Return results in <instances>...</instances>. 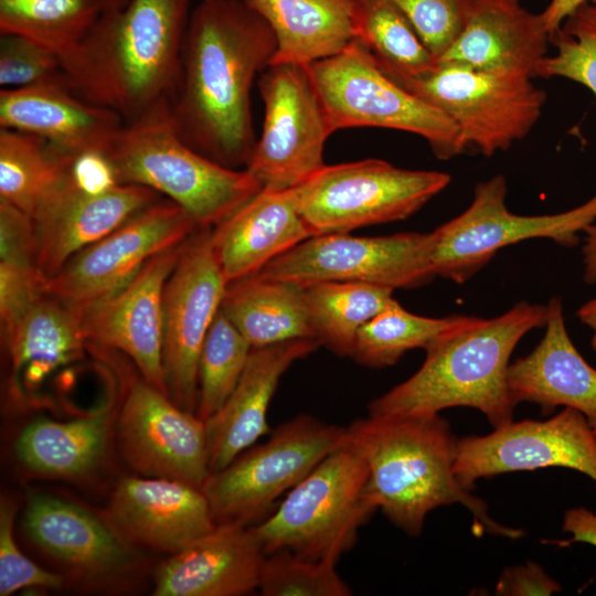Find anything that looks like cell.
I'll return each instance as SVG.
<instances>
[{
	"label": "cell",
	"mask_w": 596,
	"mask_h": 596,
	"mask_svg": "<svg viewBox=\"0 0 596 596\" xmlns=\"http://www.w3.org/2000/svg\"><path fill=\"white\" fill-rule=\"evenodd\" d=\"M275 50L269 24L246 0H201L191 11L168 102L189 146L225 167H246L256 143L252 87Z\"/></svg>",
	"instance_id": "cell-1"
},
{
	"label": "cell",
	"mask_w": 596,
	"mask_h": 596,
	"mask_svg": "<svg viewBox=\"0 0 596 596\" xmlns=\"http://www.w3.org/2000/svg\"><path fill=\"white\" fill-rule=\"evenodd\" d=\"M347 439L365 460L366 499L408 535L422 533L430 511L456 503L471 513L477 534L513 540L524 535L523 530L492 519L486 501L458 481L454 470L458 438L439 414L368 415L347 426Z\"/></svg>",
	"instance_id": "cell-2"
},
{
	"label": "cell",
	"mask_w": 596,
	"mask_h": 596,
	"mask_svg": "<svg viewBox=\"0 0 596 596\" xmlns=\"http://www.w3.org/2000/svg\"><path fill=\"white\" fill-rule=\"evenodd\" d=\"M190 0H129L105 10L64 63L70 88L130 123L169 102Z\"/></svg>",
	"instance_id": "cell-3"
},
{
	"label": "cell",
	"mask_w": 596,
	"mask_h": 596,
	"mask_svg": "<svg viewBox=\"0 0 596 596\" xmlns=\"http://www.w3.org/2000/svg\"><path fill=\"white\" fill-rule=\"evenodd\" d=\"M546 305L521 301L490 319L473 317L430 344L422 366L369 404L370 416L437 415L450 407L480 411L493 426L513 421L508 387L510 358L520 340L545 326Z\"/></svg>",
	"instance_id": "cell-4"
},
{
	"label": "cell",
	"mask_w": 596,
	"mask_h": 596,
	"mask_svg": "<svg viewBox=\"0 0 596 596\" xmlns=\"http://www.w3.org/2000/svg\"><path fill=\"white\" fill-rule=\"evenodd\" d=\"M119 183L147 187L214 228L263 188L246 169L225 167L189 146L168 102L125 123L105 155Z\"/></svg>",
	"instance_id": "cell-5"
},
{
	"label": "cell",
	"mask_w": 596,
	"mask_h": 596,
	"mask_svg": "<svg viewBox=\"0 0 596 596\" xmlns=\"http://www.w3.org/2000/svg\"><path fill=\"white\" fill-rule=\"evenodd\" d=\"M366 481L365 460L347 439L251 529L266 554L286 550L312 561H338L375 511L365 497Z\"/></svg>",
	"instance_id": "cell-6"
},
{
	"label": "cell",
	"mask_w": 596,
	"mask_h": 596,
	"mask_svg": "<svg viewBox=\"0 0 596 596\" xmlns=\"http://www.w3.org/2000/svg\"><path fill=\"white\" fill-rule=\"evenodd\" d=\"M307 66L334 131L375 127L415 134L441 160L466 151L454 121L391 78L359 40Z\"/></svg>",
	"instance_id": "cell-7"
},
{
	"label": "cell",
	"mask_w": 596,
	"mask_h": 596,
	"mask_svg": "<svg viewBox=\"0 0 596 596\" xmlns=\"http://www.w3.org/2000/svg\"><path fill=\"white\" fill-rule=\"evenodd\" d=\"M347 440V427L301 414L277 426L202 486L216 524L252 526L276 500Z\"/></svg>",
	"instance_id": "cell-8"
},
{
	"label": "cell",
	"mask_w": 596,
	"mask_h": 596,
	"mask_svg": "<svg viewBox=\"0 0 596 596\" xmlns=\"http://www.w3.org/2000/svg\"><path fill=\"white\" fill-rule=\"evenodd\" d=\"M450 180L445 172L402 169L371 158L324 164L290 191L300 216L317 236L405 220Z\"/></svg>",
	"instance_id": "cell-9"
},
{
	"label": "cell",
	"mask_w": 596,
	"mask_h": 596,
	"mask_svg": "<svg viewBox=\"0 0 596 596\" xmlns=\"http://www.w3.org/2000/svg\"><path fill=\"white\" fill-rule=\"evenodd\" d=\"M398 84L450 118L465 150L473 148L487 157L525 138L546 100V93L530 76L451 63H437L432 71Z\"/></svg>",
	"instance_id": "cell-10"
},
{
	"label": "cell",
	"mask_w": 596,
	"mask_h": 596,
	"mask_svg": "<svg viewBox=\"0 0 596 596\" xmlns=\"http://www.w3.org/2000/svg\"><path fill=\"white\" fill-rule=\"evenodd\" d=\"M507 192L503 174L478 182L470 205L432 232L436 277L466 283L501 248L524 240L542 237L562 246H576L578 233L596 223V194L565 212L518 215L507 207Z\"/></svg>",
	"instance_id": "cell-11"
},
{
	"label": "cell",
	"mask_w": 596,
	"mask_h": 596,
	"mask_svg": "<svg viewBox=\"0 0 596 596\" xmlns=\"http://www.w3.org/2000/svg\"><path fill=\"white\" fill-rule=\"evenodd\" d=\"M259 75L264 124L244 169L263 189L291 190L324 166L334 130L308 66L276 63Z\"/></svg>",
	"instance_id": "cell-12"
},
{
	"label": "cell",
	"mask_w": 596,
	"mask_h": 596,
	"mask_svg": "<svg viewBox=\"0 0 596 596\" xmlns=\"http://www.w3.org/2000/svg\"><path fill=\"white\" fill-rule=\"evenodd\" d=\"M432 233L356 237L317 235L265 265L257 275L301 288L324 281H359L412 289L433 280Z\"/></svg>",
	"instance_id": "cell-13"
},
{
	"label": "cell",
	"mask_w": 596,
	"mask_h": 596,
	"mask_svg": "<svg viewBox=\"0 0 596 596\" xmlns=\"http://www.w3.org/2000/svg\"><path fill=\"white\" fill-rule=\"evenodd\" d=\"M227 283L214 256L212 228L183 244L162 298V366L168 396L195 413L202 345L220 310Z\"/></svg>",
	"instance_id": "cell-14"
},
{
	"label": "cell",
	"mask_w": 596,
	"mask_h": 596,
	"mask_svg": "<svg viewBox=\"0 0 596 596\" xmlns=\"http://www.w3.org/2000/svg\"><path fill=\"white\" fill-rule=\"evenodd\" d=\"M200 227L178 204L160 199L88 245L45 280V294L82 309L125 286L155 255Z\"/></svg>",
	"instance_id": "cell-15"
},
{
	"label": "cell",
	"mask_w": 596,
	"mask_h": 596,
	"mask_svg": "<svg viewBox=\"0 0 596 596\" xmlns=\"http://www.w3.org/2000/svg\"><path fill=\"white\" fill-rule=\"evenodd\" d=\"M551 467L576 470L596 482V432L576 409L564 407L546 421H512L457 441L454 470L469 490L481 478Z\"/></svg>",
	"instance_id": "cell-16"
},
{
	"label": "cell",
	"mask_w": 596,
	"mask_h": 596,
	"mask_svg": "<svg viewBox=\"0 0 596 596\" xmlns=\"http://www.w3.org/2000/svg\"><path fill=\"white\" fill-rule=\"evenodd\" d=\"M116 433L125 458L143 477L202 488L210 475L205 423L142 377L126 391Z\"/></svg>",
	"instance_id": "cell-17"
},
{
	"label": "cell",
	"mask_w": 596,
	"mask_h": 596,
	"mask_svg": "<svg viewBox=\"0 0 596 596\" xmlns=\"http://www.w3.org/2000/svg\"><path fill=\"white\" fill-rule=\"evenodd\" d=\"M183 244L155 255L119 290L81 309L86 345L123 352L164 394L162 298Z\"/></svg>",
	"instance_id": "cell-18"
},
{
	"label": "cell",
	"mask_w": 596,
	"mask_h": 596,
	"mask_svg": "<svg viewBox=\"0 0 596 596\" xmlns=\"http://www.w3.org/2000/svg\"><path fill=\"white\" fill-rule=\"evenodd\" d=\"M161 198L138 184L116 183L103 190L84 188L74 180L70 167L62 182L31 215L38 269L45 278L55 275L76 253Z\"/></svg>",
	"instance_id": "cell-19"
},
{
	"label": "cell",
	"mask_w": 596,
	"mask_h": 596,
	"mask_svg": "<svg viewBox=\"0 0 596 596\" xmlns=\"http://www.w3.org/2000/svg\"><path fill=\"white\" fill-rule=\"evenodd\" d=\"M23 525L36 545L85 582H111L137 565L135 545L107 517L102 519L61 498L30 497Z\"/></svg>",
	"instance_id": "cell-20"
},
{
	"label": "cell",
	"mask_w": 596,
	"mask_h": 596,
	"mask_svg": "<svg viewBox=\"0 0 596 596\" xmlns=\"http://www.w3.org/2000/svg\"><path fill=\"white\" fill-rule=\"evenodd\" d=\"M106 517L134 545L169 554L217 525L201 488L153 477L121 479L110 496Z\"/></svg>",
	"instance_id": "cell-21"
},
{
	"label": "cell",
	"mask_w": 596,
	"mask_h": 596,
	"mask_svg": "<svg viewBox=\"0 0 596 596\" xmlns=\"http://www.w3.org/2000/svg\"><path fill=\"white\" fill-rule=\"evenodd\" d=\"M125 125L114 110L92 104L67 85L0 91V127L33 134L63 155H106Z\"/></svg>",
	"instance_id": "cell-22"
},
{
	"label": "cell",
	"mask_w": 596,
	"mask_h": 596,
	"mask_svg": "<svg viewBox=\"0 0 596 596\" xmlns=\"http://www.w3.org/2000/svg\"><path fill=\"white\" fill-rule=\"evenodd\" d=\"M265 557L251 526L217 524L157 567L153 595H246L258 589Z\"/></svg>",
	"instance_id": "cell-23"
},
{
	"label": "cell",
	"mask_w": 596,
	"mask_h": 596,
	"mask_svg": "<svg viewBox=\"0 0 596 596\" xmlns=\"http://www.w3.org/2000/svg\"><path fill=\"white\" fill-rule=\"evenodd\" d=\"M319 345L317 340L299 339L252 349L235 389L204 422L210 473L225 468L272 432L267 412L281 376Z\"/></svg>",
	"instance_id": "cell-24"
},
{
	"label": "cell",
	"mask_w": 596,
	"mask_h": 596,
	"mask_svg": "<svg viewBox=\"0 0 596 596\" xmlns=\"http://www.w3.org/2000/svg\"><path fill=\"white\" fill-rule=\"evenodd\" d=\"M545 333L525 356L510 363L508 387L513 403L531 402L551 414L557 406L581 412L596 432V369L572 342L562 301L546 304Z\"/></svg>",
	"instance_id": "cell-25"
},
{
	"label": "cell",
	"mask_w": 596,
	"mask_h": 596,
	"mask_svg": "<svg viewBox=\"0 0 596 596\" xmlns=\"http://www.w3.org/2000/svg\"><path fill=\"white\" fill-rule=\"evenodd\" d=\"M549 45L541 12L528 10L521 0H476L462 31L437 63L533 78Z\"/></svg>",
	"instance_id": "cell-26"
},
{
	"label": "cell",
	"mask_w": 596,
	"mask_h": 596,
	"mask_svg": "<svg viewBox=\"0 0 596 596\" xmlns=\"http://www.w3.org/2000/svg\"><path fill=\"white\" fill-rule=\"evenodd\" d=\"M312 236L290 190L262 189L212 228V246L222 275L230 284L256 274Z\"/></svg>",
	"instance_id": "cell-27"
},
{
	"label": "cell",
	"mask_w": 596,
	"mask_h": 596,
	"mask_svg": "<svg viewBox=\"0 0 596 596\" xmlns=\"http://www.w3.org/2000/svg\"><path fill=\"white\" fill-rule=\"evenodd\" d=\"M269 24L276 50L270 64L310 65L356 40L358 0H246Z\"/></svg>",
	"instance_id": "cell-28"
},
{
	"label": "cell",
	"mask_w": 596,
	"mask_h": 596,
	"mask_svg": "<svg viewBox=\"0 0 596 596\" xmlns=\"http://www.w3.org/2000/svg\"><path fill=\"white\" fill-rule=\"evenodd\" d=\"M114 418L113 400L98 412L73 421L39 417L19 434L15 455L24 467L40 475L84 476L102 461Z\"/></svg>",
	"instance_id": "cell-29"
},
{
	"label": "cell",
	"mask_w": 596,
	"mask_h": 596,
	"mask_svg": "<svg viewBox=\"0 0 596 596\" xmlns=\"http://www.w3.org/2000/svg\"><path fill=\"white\" fill-rule=\"evenodd\" d=\"M220 310L252 349L313 339L305 289L257 275L227 284ZM318 341V340H317Z\"/></svg>",
	"instance_id": "cell-30"
},
{
	"label": "cell",
	"mask_w": 596,
	"mask_h": 596,
	"mask_svg": "<svg viewBox=\"0 0 596 596\" xmlns=\"http://www.w3.org/2000/svg\"><path fill=\"white\" fill-rule=\"evenodd\" d=\"M1 342L13 371L39 381L83 355L81 309L44 294Z\"/></svg>",
	"instance_id": "cell-31"
},
{
	"label": "cell",
	"mask_w": 596,
	"mask_h": 596,
	"mask_svg": "<svg viewBox=\"0 0 596 596\" xmlns=\"http://www.w3.org/2000/svg\"><path fill=\"white\" fill-rule=\"evenodd\" d=\"M304 289L316 340L341 356H351L364 323L396 302L393 289L368 283L324 281Z\"/></svg>",
	"instance_id": "cell-32"
},
{
	"label": "cell",
	"mask_w": 596,
	"mask_h": 596,
	"mask_svg": "<svg viewBox=\"0 0 596 596\" xmlns=\"http://www.w3.org/2000/svg\"><path fill=\"white\" fill-rule=\"evenodd\" d=\"M104 10V0H0V34L30 40L64 64Z\"/></svg>",
	"instance_id": "cell-33"
},
{
	"label": "cell",
	"mask_w": 596,
	"mask_h": 596,
	"mask_svg": "<svg viewBox=\"0 0 596 596\" xmlns=\"http://www.w3.org/2000/svg\"><path fill=\"white\" fill-rule=\"evenodd\" d=\"M74 159L39 136L0 127V199L32 215Z\"/></svg>",
	"instance_id": "cell-34"
},
{
	"label": "cell",
	"mask_w": 596,
	"mask_h": 596,
	"mask_svg": "<svg viewBox=\"0 0 596 596\" xmlns=\"http://www.w3.org/2000/svg\"><path fill=\"white\" fill-rule=\"evenodd\" d=\"M356 40L396 83L421 76L437 60L392 0H358Z\"/></svg>",
	"instance_id": "cell-35"
},
{
	"label": "cell",
	"mask_w": 596,
	"mask_h": 596,
	"mask_svg": "<svg viewBox=\"0 0 596 596\" xmlns=\"http://www.w3.org/2000/svg\"><path fill=\"white\" fill-rule=\"evenodd\" d=\"M472 318L464 315L441 318L418 316L396 301L362 326L351 356L365 366H389L409 350H426L438 339L469 323Z\"/></svg>",
	"instance_id": "cell-36"
},
{
	"label": "cell",
	"mask_w": 596,
	"mask_h": 596,
	"mask_svg": "<svg viewBox=\"0 0 596 596\" xmlns=\"http://www.w3.org/2000/svg\"><path fill=\"white\" fill-rule=\"evenodd\" d=\"M252 347L219 310L204 343L198 366L195 414L205 422L227 400L247 363Z\"/></svg>",
	"instance_id": "cell-37"
},
{
	"label": "cell",
	"mask_w": 596,
	"mask_h": 596,
	"mask_svg": "<svg viewBox=\"0 0 596 596\" xmlns=\"http://www.w3.org/2000/svg\"><path fill=\"white\" fill-rule=\"evenodd\" d=\"M555 53L544 56L534 77H563L596 95V4L584 3L550 35Z\"/></svg>",
	"instance_id": "cell-38"
},
{
	"label": "cell",
	"mask_w": 596,
	"mask_h": 596,
	"mask_svg": "<svg viewBox=\"0 0 596 596\" xmlns=\"http://www.w3.org/2000/svg\"><path fill=\"white\" fill-rule=\"evenodd\" d=\"M338 561H312L289 551L266 554L258 589L264 596H349L351 588L336 570Z\"/></svg>",
	"instance_id": "cell-39"
},
{
	"label": "cell",
	"mask_w": 596,
	"mask_h": 596,
	"mask_svg": "<svg viewBox=\"0 0 596 596\" xmlns=\"http://www.w3.org/2000/svg\"><path fill=\"white\" fill-rule=\"evenodd\" d=\"M47 84L68 86L63 61L53 52L30 40L13 34H1V89Z\"/></svg>",
	"instance_id": "cell-40"
},
{
	"label": "cell",
	"mask_w": 596,
	"mask_h": 596,
	"mask_svg": "<svg viewBox=\"0 0 596 596\" xmlns=\"http://www.w3.org/2000/svg\"><path fill=\"white\" fill-rule=\"evenodd\" d=\"M438 60L462 31L476 0H392Z\"/></svg>",
	"instance_id": "cell-41"
},
{
	"label": "cell",
	"mask_w": 596,
	"mask_h": 596,
	"mask_svg": "<svg viewBox=\"0 0 596 596\" xmlns=\"http://www.w3.org/2000/svg\"><path fill=\"white\" fill-rule=\"evenodd\" d=\"M15 509L2 497L0 503V595L8 596L25 587L58 588L63 577L36 565L19 549L14 534Z\"/></svg>",
	"instance_id": "cell-42"
},
{
	"label": "cell",
	"mask_w": 596,
	"mask_h": 596,
	"mask_svg": "<svg viewBox=\"0 0 596 596\" xmlns=\"http://www.w3.org/2000/svg\"><path fill=\"white\" fill-rule=\"evenodd\" d=\"M46 278L36 267L0 262V328L9 333L45 294Z\"/></svg>",
	"instance_id": "cell-43"
},
{
	"label": "cell",
	"mask_w": 596,
	"mask_h": 596,
	"mask_svg": "<svg viewBox=\"0 0 596 596\" xmlns=\"http://www.w3.org/2000/svg\"><path fill=\"white\" fill-rule=\"evenodd\" d=\"M32 216L0 199V262L36 267Z\"/></svg>",
	"instance_id": "cell-44"
},
{
	"label": "cell",
	"mask_w": 596,
	"mask_h": 596,
	"mask_svg": "<svg viewBox=\"0 0 596 596\" xmlns=\"http://www.w3.org/2000/svg\"><path fill=\"white\" fill-rule=\"evenodd\" d=\"M561 590L562 586L532 561L524 565L505 567L494 587V594L502 596H549Z\"/></svg>",
	"instance_id": "cell-45"
},
{
	"label": "cell",
	"mask_w": 596,
	"mask_h": 596,
	"mask_svg": "<svg viewBox=\"0 0 596 596\" xmlns=\"http://www.w3.org/2000/svg\"><path fill=\"white\" fill-rule=\"evenodd\" d=\"M562 530L571 535L563 541H554L560 546L573 543H586L596 547V513L584 508L575 507L565 511Z\"/></svg>",
	"instance_id": "cell-46"
},
{
	"label": "cell",
	"mask_w": 596,
	"mask_h": 596,
	"mask_svg": "<svg viewBox=\"0 0 596 596\" xmlns=\"http://www.w3.org/2000/svg\"><path fill=\"white\" fill-rule=\"evenodd\" d=\"M584 3L596 4V0H550L541 12L549 34L551 35L570 13Z\"/></svg>",
	"instance_id": "cell-47"
},
{
	"label": "cell",
	"mask_w": 596,
	"mask_h": 596,
	"mask_svg": "<svg viewBox=\"0 0 596 596\" xmlns=\"http://www.w3.org/2000/svg\"><path fill=\"white\" fill-rule=\"evenodd\" d=\"M584 233L586 237L583 246V278L585 283L594 285L596 284V223L586 227Z\"/></svg>",
	"instance_id": "cell-48"
},
{
	"label": "cell",
	"mask_w": 596,
	"mask_h": 596,
	"mask_svg": "<svg viewBox=\"0 0 596 596\" xmlns=\"http://www.w3.org/2000/svg\"><path fill=\"white\" fill-rule=\"evenodd\" d=\"M578 319L593 330L590 344L596 351V298L585 302L577 311Z\"/></svg>",
	"instance_id": "cell-49"
},
{
	"label": "cell",
	"mask_w": 596,
	"mask_h": 596,
	"mask_svg": "<svg viewBox=\"0 0 596 596\" xmlns=\"http://www.w3.org/2000/svg\"><path fill=\"white\" fill-rule=\"evenodd\" d=\"M129 0H104L105 2V10H115L120 9L124 6L127 4ZM104 10V11H105Z\"/></svg>",
	"instance_id": "cell-50"
}]
</instances>
